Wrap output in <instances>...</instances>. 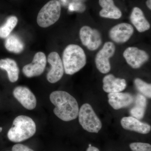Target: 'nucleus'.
I'll use <instances>...</instances> for the list:
<instances>
[{
	"label": "nucleus",
	"mask_w": 151,
	"mask_h": 151,
	"mask_svg": "<svg viewBox=\"0 0 151 151\" xmlns=\"http://www.w3.org/2000/svg\"><path fill=\"white\" fill-rule=\"evenodd\" d=\"M50 99L55 106L53 112L59 119L69 122L77 118L79 108L77 101L72 95L63 91L52 92Z\"/></svg>",
	"instance_id": "nucleus-1"
},
{
	"label": "nucleus",
	"mask_w": 151,
	"mask_h": 151,
	"mask_svg": "<svg viewBox=\"0 0 151 151\" xmlns=\"http://www.w3.org/2000/svg\"><path fill=\"white\" fill-rule=\"evenodd\" d=\"M36 132V126L33 120L29 116L21 115L14 119L7 136L11 142L19 143L32 137Z\"/></svg>",
	"instance_id": "nucleus-2"
},
{
	"label": "nucleus",
	"mask_w": 151,
	"mask_h": 151,
	"mask_svg": "<svg viewBox=\"0 0 151 151\" xmlns=\"http://www.w3.org/2000/svg\"><path fill=\"white\" fill-rule=\"evenodd\" d=\"M62 62L66 74L71 75L77 73L86 64L84 50L77 45H69L63 52Z\"/></svg>",
	"instance_id": "nucleus-3"
},
{
	"label": "nucleus",
	"mask_w": 151,
	"mask_h": 151,
	"mask_svg": "<svg viewBox=\"0 0 151 151\" xmlns=\"http://www.w3.org/2000/svg\"><path fill=\"white\" fill-rule=\"evenodd\" d=\"M60 14L61 6L59 1L51 0L40 11L37 19V24L41 27H48L58 21Z\"/></svg>",
	"instance_id": "nucleus-4"
},
{
	"label": "nucleus",
	"mask_w": 151,
	"mask_h": 151,
	"mask_svg": "<svg viewBox=\"0 0 151 151\" xmlns=\"http://www.w3.org/2000/svg\"><path fill=\"white\" fill-rule=\"evenodd\" d=\"M78 116L80 125L87 132L97 133L102 128V123L90 104H83L79 110Z\"/></svg>",
	"instance_id": "nucleus-5"
},
{
	"label": "nucleus",
	"mask_w": 151,
	"mask_h": 151,
	"mask_svg": "<svg viewBox=\"0 0 151 151\" xmlns=\"http://www.w3.org/2000/svg\"><path fill=\"white\" fill-rule=\"evenodd\" d=\"M116 50L114 44L111 42H107L97 52L95 56V65L101 73L106 74L111 70L110 58L113 56Z\"/></svg>",
	"instance_id": "nucleus-6"
},
{
	"label": "nucleus",
	"mask_w": 151,
	"mask_h": 151,
	"mask_svg": "<svg viewBox=\"0 0 151 151\" xmlns=\"http://www.w3.org/2000/svg\"><path fill=\"white\" fill-rule=\"evenodd\" d=\"M79 37L82 44L91 51L97 50L102 43L100 32L88 26H84L80 29Z\"/></svg>",
	"instance_id": "nucleus-7"
},
{
	"label": "nucleus",
	"mask_w": 151,
	"mask_h": 151,
	"mask_svg": "<svg viewBox=\"0 0 151 151\" xmlns=\"http://www.w3.org/2000/svg\"><path fill=\"white\" fill-rule=\"evenodd\" d=\"M123 56L127 63L134 69L140 68L149 59V55L145 51L134 47L126 49Z\"/></svg>",
	"instance_id": "nucleus-8"
},
{
	"label": "nucleus",
	"mask_w": 151,
	"mask_h": 151,
	"mask_svg": "<svg viewBox=\"0 0 151 151\" xmlns=\"http://www.w3.org/2000/svg\"><path fill=\"white\" fill-rule=\"evenodd\" d=\"M47 61L51 69L47 74V79L50 83L54 84L62 78L64 73L62 60L58 52H52L49 55Z\"/></svg>",
	"instance_id": "nucleus-9"
},
{
	"label": "nucleus",
	"mask_w": 151,
	"mask_h": 151,
	"mask_svg": "<svg viewBox=\"0 0 151 151\" xmlns=\"http://www.w3.org/2000/svg\"><path fill=\"white\" fill-rule=\"evenodd\" d=\"M46 63L45 54L41 52H38L34 57L32 62L23 67V73L28 78L39 76L43 73Z\"/></svg>",
	"instance_id": "nucleus-10"
},
{
	"label": "nucleus",
	"mask_w": 151,
	"mask_h": 151,
	"mask_svg": "<svg viewBox=\"0 0 151 151\" xmlns=\"http://www.w3.org/2000/svg\"><path fill=\"white\" fill-rule=\"evenodd\" d=\"M134 29L132 25L127 23H121L114 26L109 31V37L116 43H125L130 39L134 34Z\"/></svg>",
	"instance_id": "nucleus-11"
},
{
	"label": "nucleus",
	"mask_w": 151,
	"mask_h": 151,
	"mask_svg": "<svg viewBox=\"0 0 151 151\" xmlns=\"http://www.w3.org/2000/svg\"><path fill=\"white\" fill-rule=\"evenodd\" d=\"M13 94L14 97L26 109L32 110L36 107L35 95L26 86H17L14 89Z\"/></svg>",
	"instance_id": "nucleus-12"
},
{
	"label": "nucleus",
	"mask_w": 151,
	"mask_h": 151,
	"mask_svg": "<svg viewBox=\"0 0 151 151\" xmlns=\"http://www.w3.org/2000/svg\"><path fill=\"white\" fill-rule=\"evenodd\" d=\"M108 102L115 110L127 108L134 103V97L129 93L116 92L109 93Z\"/></svg>",
	"instance_id": "nucleus-13"
},
{
	"label": "nucleus",
	"mask_w": 151,
	"mask_h": 151,
	"mask_svg": "<svg viewBox=\"0 0 151 151\" xmlns=\"http://www.w3.org/2000/svg\"><path fill=\"white\" fill-rule=\"evenodd\" d=\"M121 125L125 129L134 131L141 134H148L150 132V125L140 122L132 116L125 117L121 120Z\"/></svg>",
	"instance_id": "nucleus-14"
},
{
	"label": "nucleus",
	"mask_w": 151,
	"mask_h": 151,
	"mask_svg": "<svg viewBox=\"0 0 151 151\" xmlns=\"http://www.w3.org/2000/svg\"><path fill=\"white\" fill-rule=\"evenodd\" d=\"M103 90L108 93L122 92L127 86L125 79L116 78L112 74L105 76L103 78Z\"/></svg>",
	"instance_id": "nucleus-15"
},
{
	"label": "nucleus",
	"mask_w": 151,
	"mask_h": 151,
	"mask_svg": "<svg viewBox=\"0 0 151 151\" xmlns=\"http://www.w3.org/2000/svg\"><path fill=\"white\" fill-rule=\"evenodd\" d=\"M130 19L139 32H145L150 28V24L145 17L143 11L137 7H135L132 9Z\"/></svg>",
	"instance_id": "nucleus-16"
},
{
	"label": "nucleus",
	"mask_w": 151,
	"mask_h": 151,
	"mask_svg": "<svg viewBox=\"0 0 151 151\" xmlns=\"http://www.w3.org/2000/svg\"><path fill=\"white\" fill-rule=\"evenodd\" d=\"M99 3L102 8L99 13L100 17L114 19L122 17V12L115 5L113 0H99Z\"/></svg>",
	"instance_id": "nucleus-17"
},
{
	"label": "nucleus",
	"mask_w": 151,
	"mask_h": 151,
	"mask_svg": "<svg viewBox=\"0 0 151 151\" xmlns=\"http://www.w3.org/2000/svg\"><path fill=\"white\" fill-rule=\"evenodd\" d=\"M0 68L6 71L10 82L14 83L18 80L19 69L14 60L9 58L0 60Z\"/></svg>",
	"instance_id": "nucleus-18"
},
{
	"label": "nucleus",
	"mask_w": 151,
	"mask_h": 151,
	"mask_svg": "<svg viewBox=\"0 0 151 151\" xmlns=\"http://www.w3.org/2000/svg\"><path fill=\"white\" fill-rule=\"evenodd\" d=\"M134 106L130 110L132 117L140 120L145 116L147 105V100L142 94H138L134 98Z\"/></svg>",
	"instance_id": "nucleus-19"
},
{
	"label": "nucleus",
	"mask_w": 151,
	"mask_h": 151,
	"mask_svg": "<svg viewBox=\"0 0 151 151\" xmlns=\"http://www.w3.org/2000/svg\"><path fill=\"white\" fill-rule=\"evenodd\" d=\"M7 50L15 53H20L23 51L24 45L20 39L15 35H9L5 42Z\"/></svg>",
	"instance_id": "nucleus-20"
},
{
	"label": "nucleus",
	"mask_w": 151,
	"mask_h": 151,
	"mask_svg": "<svg viewBox=\"0 0 151 151\" xmlns=\"http://www.w3.org/2000/svg\"><path fill=\"white\" fill-rule=\"evenodd\" d=\"M17 18L16 16H10L7 19L5 23L0 27V38H6L10 35L14 29L17 24Z\"/></svg>",
	"instance_id": "nucleus-21"
},
{
	"label": "nucleus",
	"mask_w": 151,
	"mask_h": 151,
	"mask_svg": "<svg viewBox=\"0 0 151 151\" xmlns=\"http://www.w3.org/2000/svg\"><path fill=\"white\" fill-rule=\"evenodd\" d=\"M134 83L136 89L145 97L150 99L151 97V84L139 78H135Z\"/></svg>",
	"instance_id": "nucleus-22"
},
{
	"label": "nucleus",
	"mask_w": 151,
	"mask_h": 151,
	"mask_svg": "<svg viewBox=\"0 0 151 151\" xmlns=\"http://www.w3.org/2000/svg\"><path fill=\"white\" fill-rule=\"evenodd\" d=\"M132 151H151V146L148 143L134 142L129 145Z\"/></svg>",
	"instance_id": "nucleus-23"
},
{
	"label": "nucleus",
	"mask_w": 151,
	"mask_h": 151,
	"mask_svg": "<svg viewBox=\"0 0 151 151\" xmlns=\"http://www.w3.org/2000/svg\"><path fill=\"white\" fill-rule=\"evenodd\" d=\"M34 151L27 146L22 144H17L15 145L12 148V151Z\"/></svg>",
	"instance_id": "nucleus-24"
},
{
	"label": "nucleus",
	"mask_w": 151,
	"mask_h": 151,
	"mask_svg": "<svg viewBox=\"0 0 151 151\" xmlns=\"http://www.w3.org/2000/svg\"><path fill=\"white\" fill-rule=\"evenodd\" d=\"M86 151H100L99 149L96 147H93V146H91L89 147L86 150Z\"/></svg>",
	"instance_id": "nucleus-25"
},
{
	"label": "nucleus",
	"mask_w": 151,
	"mask_h": 151,
	"mask_svg": "<svg viewBox=\"0 0 151 151\" xmlns=\"http://www.w3.org/2000/svg\"><path fill=\"white\" fill-rule=\"evenodd\" d=\"M147 6L150 10L151 9V0H147L146 1Z\"/></svg>",
	"instance_id": "nucleus-26"
},
{
	"label": "nucleus",
	"mask_w": 151,
	"mask_h": 151,
	"mask_svg": "<svg viewBox=\"0 0 151 151\" xmlns=\"http://www.w3.org/2000/svg\"><path fill=\"white\" fill-rule=\"evenodd\" d=\"M2 131V128H0V132H1Z\"/></svg>",
	"instance_id": "nucleus-27"
},
{
	"label": "nucleus",
	"mask_w": 151,
	"mask_h": 151,
	"mask_svg": "<svg viewBox=\"0 0 151 151\" xmlns=\"http://www.w3.org/2000/svg\"><path fill=\"white\" fill-rule=\"evenodd\" d=\"M91 146H92V145H89V147H91Z\"/></svg>",
	"instance_id": "nucleus-28"
}]
</instances>
